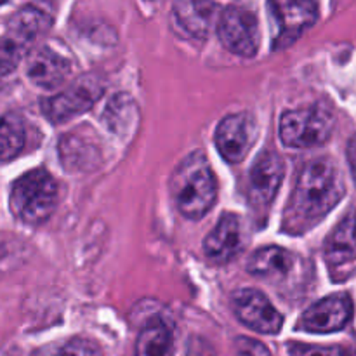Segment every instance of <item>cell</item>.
Here are the masks:
<instances>
[{"mask_svg":"<svg viewBox=\"0 0 356 356\" xmlns=\"http://www.w3.org/2000/svg\"><path fill=\"white\" fill-rule=\"evenodd\" d=\"M344 188L343 174L330 159L312 160L301 170L292 197L285 207L284 229L302 235L318 225L341 200Z\"/></svg>","mask_w":356,"mask_h":356,"instance_id":"1","label":"cell"},{"mask_svg":"<svg viewBox=\"0 0 356 356\" xmlns=\"http://www.w3.org/2000/svg\"><path fill=\"white\" fill-rule=\"evenodd\" d=\"M170 195L177 211L188 219H200L218 198V183L204 153L184 156L170 176Z\"/></svg>","mask_w":356,"mask_h":356,"instance_id":"2","label":"cell"},{"mask_svg":"<svg viewBox=\"0 0 356 356\" xmlns=\"http://www.w3.org/2000/svg\"><path fill=\"white\" fill-rule=\"evenodd\" d=\"M59 188L44 169H35L14 181L10 188V211L26 225H42L56 211Z\"/></svg>","mask_w":356,"mask_h":356,"instance_id":"3","label":"cell"},{"mask_svg":"<svg viewBox=\"0 0 356 356\" xmlns=\"http://www.w3.org/2000/svg\"><path fill=\"white\" fill-rule=\"evenodd\" d=\"M334 124V115L322 106L285 111L280 118V139L291 148H315L329 141Z\"/></svg>","mask_w":356,"mask_h":356,"instance_id":"4","label":"cell"},{"mask_svg":"<svg viewBox=\"0 0 356 356\" xmlns=\"http://www.w3.org/2000/svg\"><path fill=\"white\" fill-rule=\"evenodd\" d=\"M268 10L275 26V49L294 44L318 19L316 0H268Z\"/></svg>","mask_w":356,"mask_h":356,"instance_id":"5","label":"cell"},{"mask_svg":"<svg viewBox=\"0 0 356 356\" xmlns=\"http://www.w3.org/2000/svg\"><path fill=\"white\" fill-rule=\"evenodd\" d=\"M103 94V83L94 75H83L59 94L42 101V111L54 124L70 120L89 110Z\"/></svg>","mask_w":356,"mask_h":356,"instance_id":"6","label":"cell"},{"mask_svg":"<svg viewBox=\"0 0 356 356\" xmlns=\"http://www.w3.org/2000/svg\"><path fill=\"white\" fill-rule=\"evenodd\" d=\"M219 40L233 54L252 58L259 49V24L250 10L228 6L221 13L218 26Z\"/></svg>","mask_w":356,"mask_h":356,"instance_id":"7","label":"cell"},{"mask_svg":"<svg viewBox=\"0 0 356 356\" xmlns=\"http://www.w3.org/2000/svg\"><path fill=\"white\" fill-rule=\"evenodd\" d=\"M233 312L236 318L259 334H277L284 325V316L263 292L240 289L233 294Z\"/></svg>","mask_w":356,"mask_h":356,"instance_id":"8","label":"cell"},{"mask_svg":"<svg viewBox=\"0 0 356 356\" xmlns=\"http://www.w3.org/2000/svg\"><path fill=\"white\" fill-rule=\"evenodd\" d=\"M257 138V127L249 113L228 115L216 129V146L222 159L229 163H240L250 152Z\"/></svg>","mask_w":356,"mask_h":356,"instance_id":"9","label":"cell"},{"mask_svg":"<svg viewBox=\"0 0 356 356\" xmlns=\"http://www.w3.org/2000/svg\"><path fill=\"white\" fill-rule=\"evenodd\" d=\"M353 316V302L348 294H332L309 306L299 318L298 329L312 334L343 330Z\"/></svg>","mask_w":356,"mask_h":356,"instance_id":"10","label":"cell"},{"mask_svg":"<svg viewBox=\"0 0 356 356\" xmlns=\"http://www.w3.org/2000/svg\"><path fill=\"white\" fill-rule=\"evenodd\" d=\"M284 174V160L278 153L266 149L257 156L249 172V200L254 207H268L273 202Z\"/></svg>","mask_w":356,"mask_h":356,"instance_id":"11","label":"cell"},{"mask_svg":"<svg viewBox=\"0 0 356 356\" xmlns=\"http://www.w3.org/2000/svg\"><path fill=\"white\" fill-rule=\"evenodd\" d=\"M242 249V225L235 214H222L207 238L204 240V252L214 263H228Z\"/></svg>","mask_w":356,"mask_h":356,"instance_id":"12","label":"cell"},{"mask_svg":"<svg viewBox=\"0 0 356 356\" xmlns=\"http://www.w3.org/2000/svg\"><path fill=\"white\" fill-rule=\"evenodd\" d=\"M70 63L47 47L35 49L26 58V76L38 87L54 89L70 75Z\"/></svg>","mask_w":356,"mask_h":356,"instance_id":"13","label":"cell"},{"mask_svg":"<svg viewBox=\"0 0 356 356\" xmlns=\"http://www.w3.org/2000/svg\"><path fill=\"white\" fill-rule=\"evenodd\" d=\"M216 6L212 0H176L174 19L181 30L193 38H204L214 19Z\"/></svg>","mask_w":356,"mask_h":356,"instance_id":"14","label":"cell"},{"mask_svg":"<svg viewBox=\"0 0 356 356\" xmlns=\"http://www.w3.org/2000/svg\"><path fill=\"white\" fill-rule=\"evenodd\" d=\"M325 257L336 266L356 259V209L348 212L330 233L325 242Z\"/></svg>","mask_w":356,"mask_h":356,"instance_id":"15","label":"cell"},{"mask_svg":"<svg viewBox=\"0 0 356 356\" xmlns=\"http://www.w3.org/2000/svg\"><path fill=\"white\" fill-rule=\"evenodd\" d=\"M296 266V256L282 247H266L252 254L247 270L254 277L285 278Z\"/></svg>","mask_w":356,"mask_h":356,"instance_id":"16","label":"cell"},{"mask_svg":"<svg viewBox=\"0 0 356 356\" xmlns=\"http://www.w3.org/2000/svg\"><path fill=\"white\" fill-rule=\"evenodd\" d=\"M174 334L163 318H153L139 332L134 356H172Z\"/></svg>","mask_w":356,"mask_h":356,"instance_id":"17","label":"cell"},{"mask_svg":"<svg viewBox=\"0 0 356 356\" xmlns=\"http://www.w3.org/2000/svg\"><path fill=\"white\" fill-rule=\"evenodd\" d=\"M52 26V19L47 13L33 6H28L21 9L9 21L7 30L13 31L19 38H23L26 44H33L40 35L47 33L49 28Z\"/></svg>","mask_w":356,"mask_h":356,"instance_id":"18","label":"cell"},{"mask_svg":"<svg viewBox=\"0 0 356 356\" xmlns=\"http://www.w3.org/2000/svg\"><path fill=\"white\" fill-rule=\"evenodd\" d=\"M24 124L17 115L7 113L0 117V162L16 159L24 148Z\"/></svg>","mask_w":356,"mask_h":356,"instance_id":"19","label":"cell"},{"mask_svg":"<svg viewBox=\"0 0 356 356\" xmlns=\"http://www.w3.org/2000/svg\"><path fill=\"white\" fill-rule=\"evenodd\" d=\"M33 356H101V351L92 341L72 337V339L45 344V346L38 348Z\"/></svg>","mask_w":356,"mask_h":356,"instance_id":"20","label":"cell"},{"mask_svg":"<svg viewBox=\"0 0 356 356\" xmlns=\"http://www.w3.org/2000/svg\"><path fill=\"white\" fill-rule=\"evenodd\" d=\"M28 49H30V45L23 38L7 30L0 37V76H6L10 72H14L23 56L28 52Z\"/></svg>","mask_w":356,"mask_h":356,"instance_id":"21","label":"cell"},{"mask_svg":"<svg viewBox=\"0 0 356 356\" xmlns=\"http://www.w3.org/2000/svg\"><path fill=\"white\" fill-rule=\"evenodd\" d=\"M134 113V104L127 96H117L110 103V108L106 110L104 117H106V124L115 132H124L127 125L132 124V117Z\"/></svg>","mask_w":356,"mask_h":356,"instance_id":"22","label":"cell"},{"mask_svg":"<svg viewBox=\"0 0 356 356\" xmlns=\"http://www.w3.org/2000/svg\"><path fill=\"white\" fill-rule=\"evenodd\" d=\"M291 356H346L341 348L312 346V344H291L289 346Z\"/></svg>","mask_w":356,"mask_h":356,"instance_id":"23","label":"cell"},{"mask_svg":"<svg viewBox=\"0 0 356 356\" xmlns=\"http://www.w3.org/2000/svg\"><path fill=\"white\" fill-rule=\"evenodd\" d=\"M236 350H238L240 356H270L263 344L256 343V341L243 339V337L236 341Z\"/></svg>","mask_w":356,"mask_h":356,"instance_id":"24","label":"cell"},{"mask_svg":"<svg viewBox=\"0 0 356 356\" xmlns=\"http://www.w3.org/2000/svg\"><path fill=\"white\" fill-rule=\"evenodd\" d=\"M348 160H350L351 172H353V177L356 181V136L350 141V146H348Z\"/></svg>","mask_w":356,"mask_h":356,"instance_id":"25","label":"cell"},{"mask_svg":"<svg viewBox=\"0 0 356 356\" xmlns=\"http://www.w3.org/2000/svg\"><path fill=\"white\" fill-rule=\"evenodd\" d=\"M6 2H9V0H0V3H6Z\"/></svg>","mask_w":356,"mask_h":356,"instance_id":"26","label":"cell"}]
</instances>
